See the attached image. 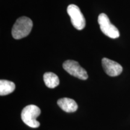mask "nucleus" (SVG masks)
I'll return each mask as SVG.
<instances>
[{"instance_id": "f257e3e1", "label": "nucleus", "mask_w": 130, "mask_h": 130, "mask_svg": "<svg viewBox=\"0 0 130 130\" xmlns=\"http://www.w3.org/2000/svg\"><path fill=\"white\" fill-rule=\"evenodd\" d=\"M32 27V22L29 18L26 16L20 17L13 26L12 36L15 39H21L27 37L31 31Z\"/></svg>"}, {"instance_id": "f03ea898", "label": "nucleus", "mask_w": 130, "mask_h": 130, "mask_svg": "<svg viewBox=\"0 0 130 130\" xmlns=\"http://www.w3.org/2000/svg\"><path fill=\"white\" fill-rule=\"evenodd\" d=\"M41 113V110L35 105H28L24 107L21 112V119L27 125L36 128L40 126V122L37 118Z\"/></svg>"}, {"instance_id": "7ed1b4c3", "label": "nucleus", "mask_w": 130, "mask_h": 130, "mask_svg": "<svg viewBox=\"0 0 130 130\" xmlns=\"http://www.w3.org/2000/svg\"><path fill=\"white\" fill-rule=\"evenodd\" d=\"M98 21L101 30L105 36L111 39H116L119 37L120 34L118 29L111 23L106 14L101 13L98 16Z\"/></svg>"}, {"instance_id": "20e7f679", "label": "nucleus", "mask_w": 130, "mask_h": 130, "mask_svg": "<svg viewBox=\"0 0 130 130\" xmlns=\"http://www.w3.org/2000/svg\"><path fill=\"white\" fill-rule=\"evenodd\" d=\"M67 12L75 28L78 30L84 28L86 26L85 18L77 6L75 4L69 5L67 8Z\"/></svg>"}, {"instance_id": "39448f33", "label": "nucleus", "mask_w": 130, "mask_h": 130, "mask_svg": "<svg viewBox=\"0 0 130 130\" xmlns=\"http://www.w3.org/2000/svg\"><path fill=\"white\" fill-rule=\"evenodd\" d=\"M63 67L66 72L75 77L83 80L88 78V75L86 71L81 67L77 61L68 60L63 63Z\"/></svg>"}, {"instance_id": "423d86ee", "label": "nucleus", "mask_w": 130, "mask_h": 130, "mask_svg": "<svg viewBox=\"0 0 130 130\" xmlns=\"http://www.w3.org/2000/svg\"><path fill=\"white\" fill-rule=\"evenodd\" d=\"M102 66L105 72L110 77H116L119 75L123 70L121 64L107 58H102Z\"/></svg>"}, {"instance_id": "0eeeda50", "label": "nucleus", "mask_w": 130, "mask_h": 130, "mask_svg": "<svg viewBox=\"0 0 130 130\" xmlns=\"http://www.w3.org/2000/svg\"><path fill=\"white\" fill-rule=\"evenodd\" d=\"M57 104L61 109L67 113H72L77 111L78 105L74 100L68 98H63L57 101Z\"/></svg>"}, {"instance_id": "6e6552de", "label": "nucleus", "mask_w": 130, "mask_h": 130, "mask_svg": "<svg viewBox=\"0 0 130 130\" xmlns=\"http://www.w3.org/2000/svg\"><path fill=\"white\" fill-rule=\"evenodd\" d=\"M43 81L49 88L53 89L58 86L60 80L57 75L53 72H46L43 75Z\"/></svg>"}, {"instance_id": "1a4fd4ad", "label": "nucleus", "mask_w": 130, "mask_h": 130, "mask_svg": "<svg viewBox=\"0 0 130 130\" xmlns=\"http://www.w3.org/2000/svg\"><path fill=\"white\" fill-rule=\"evenodd\" d=\"M15 89V84L13 82L5 79L0 81V95L4 96L12 93Z\"/></svg>"}]
</instances>
